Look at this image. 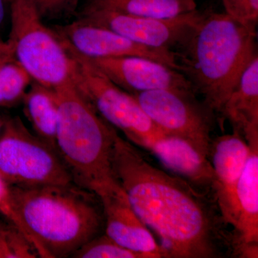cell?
<instances>
[{"instance_id":"cell-13","label":"cell","mask_w":258,"mask_h":258,"mask_svg":"<svg viewBox=\"0 0 258 258\" xmlns=\"http://www.w3.org/2000/svg\"><path fill=\"white\" fill-rule=\"evenodd\" d=\"M246 141L249 153L236 189L237 219L232 247L240 257L254 258L258 253V137Z\"/></svg>"},{"instance_id":"cell-2","label":"cell","mask_w":258,"mask_h":258,"mask_svg":"<svg viewBox=\"0 0 258 258\" xmlns=\"http://www.w3.org/2000/svg\"><path fill=\"white\" fill-rule=\"evenodd\" d=\"M24 235L40 257H71L104 229L101 199L77 185H10Z\"/></svg>"},{"instance_id":"cell-24","label":"cell","mask_w":258,"mask_h":258,"mask_svg":"<svg viewBox=\"0 0 258 258\" xmlns=\"http://www.w3.org/2000/svg\"><path fill=\"white\" fill-rule=\"evenodd\" d=\"M14 60V51L10 42L0 39V64Z\"/></svg>"},{"instance_id":"cell-8","label":"cell","mask_w":258,"mask_h":258,"mask_svg":"<svg viewBox=\"0 0 258 258\" xmlns=\"http://www.w3.org/2000/svg\"><path fill=\"white\" fill-rule=\"evenodd\" d=\"M142 109L166 135L189 142L208 157L215 114L196 95L172 90L133 94Z\"/></svg>"},{"instance_id":"cell-19","label":"cell","mask_w":258,"mask_h":258,"mask_svg":"<svg viewBox=\"0 0 258 258\" xmlns=\"http://www.w3.org/2000/svg\"><path fill=\"white\" fill-rule=\"evenodd\" d=\"M32 80L16 60L0 64V107H12L23 101Z\"/></svg>"},{"instance_id":"cell-10","label":"cell","mask_w":258,"mask_h":258,"mask_svg":"<svg viewBox=\"0 0 258 258\" xmlns=\"http://www.w3.org/2000/svg\"><path fill=\"white\" fill-rule=\"evenodd\" d=\"M73 50L88 59L105 57H147L179 71L175 51L141 45L113 30L88 23L81 19L52 28Z\"/></svg>"},{"instance_id":"cell-5","label":"cell","mask_w":258,"mask_h":258,"mask_svg":"<svg viewBox=\"0 0 258 258\" xmlns=\"http://www.w3.org/2000/svg\"><path fill=\"white\" fill-rule=\"evenodd\" d=\"M9 39L15 60L32 81L55 88L74 83L76 62L52 28L44 23L31 0H11Z\"/></svg>"},{"instance_id":"cell-3","label":"cell","mask_w":258,"mask_h":258,"mask_svg":"<svg viewBox=\"0 0 258 258\" xmlns=\"http://www.w3.org/2000/svg\"><path fill=\"white\" fill-rule=\"evenodd\" d=\"M256 27L226 13L202 12L189 36L175 51L180 72L215 113L221 114L242 73L258 55Z\"/></svg>"},{"instance_id":"cell-15","label":"cell","mask_w":258,"mask_h":258,"mask_svg":"<svg viewBox=\"0 0 258 258\" xmlns=\"http://www.w3.org/2000/svg\"><path fill=\"white\" fill-rule=\"evenodd\" d=\"M168 169L184 178L203 192L213 193L215 172L209 158L198 152L189 142L165 135L147 148Z\"/></svg>"},{"instance_id":"cell-7","label":"cell","mask_w":258,"mask_h":258,"mask_svg":"<svg viewBox=\"0 0 258 258\" xmlns=\"http://www.w3.org/2000/svg\"><path fill=\"white\" fill-rule=\"evenodd\" d=\"M62 42L76 62L74 84L103 119L142 147L148 148L166 135L133 94L118 87L88 58Z\"/></svg>"},{"instance_id":"cell-18","label":"cell","mask_w":258,"mask_h":258,"mask_svg":"<svg viewBox=\"0 0 258 258\" xmlns=\"http://www.w3.org/2000/svg\"><path fill=\"white\" fill-rule=\"evenodd\" d=\"M86 7L156 19L176 18L198 10L196 0H90Z\"/></svg>"},{"instance_id":"cell-1","label":"cell","mask_w":258,"mask_h":258,"mask_svg":"<svg viewBox=\"0 0 258 258\" xmlns=\"http://www.w3.org/2000/svg\"><path fill=\"white\" fill-rule=\"evenodd\" d=\"M111 164L129 205L159 237L164 257H220L232 248L221 216L203 191L158 169L117 132Z\"/></svg>"},{"instance_id":"cell-25","label":"cell","mask_w":258,"mask_h":258,"mask_svg":"<svg viewBox=\"0 0 258 258\" xmlns=\"http://www.w3.org/2000/svg\"><path fill=\"white\" fill-rule=\"evenodd\" d=\"M10 2L11 0H0V26L3 25L4 22L5 16V2Z\"/></svg>"},{"instance_id":"cell-9","label":"cell","mask_w":258,"mask_h":258,"mask_svg":"<svg viewBox=\"0 0 258 258\" xmlns=\"http://www.w3.org/2000/svg\"><path fill=\"white\" fill-rule=\"evenodd\" d=\"M201 15L202 12L197 10L176 18L156 19L85 7L79 18L113 30L141 45L176 51L189 36Z\"/></svg>"},{"instance_id":"cell-17","label":"cell","mask_w":258,"mask_h":258,"mask_svg":"<svg viewBox=\"0 0 258 258\" xmlns=\"http://www.w3.org/2000/svg\"><path fill=\"white\" fill-rule=\"evenodd\" d=\"M22 102L24 113L31 124L33 133L57 149L58 100L55 89L32 81Z\"/></svg>"},{"instance_id":"cell-12","label":"cell","mask_w":258,"mask_h":258,"mask_svg":"<svg viewBox=\"0 0 258 258\" xmlns=\"http://www.w3.org/2000/svg\"><path fill=\"white\" fill-rule=\"evenodd\" d=\"M249 153L247 141L238 132L212 141L210 156L215 172L214 200L225 225L235 227L237 219V182Z\"/></svg>"},{"instance_id":"cell-4","label":"cell","mask_w":258,"mask_h":258,"mask_svg":"<svg viewBox=\"0 0 258 258\" xmlns=\"http://www.w3.org/2000/svg\"><path fill=\"white\" fill-rule=\"evenodd\" d=\"M55 91L58 100L56 147L74 184L101 200L126 196L112 169L116 130L98 114L74 83Z\"/></svg>"},{"instance_id":"cell-21","label":"cell","mask_w":258,"mask_h":258,"mask_svg":"<svg viewBox=\"0 0 258 258\" xmlns=\"http://www.w3.org/2000/svg\"><path fill=\"white\" fill-rule=\"evenodd\" d=\"M43 20L71 18L76 14L80 0H31Z\"/></svg>"},{"instance_id":"cell-22","label":"cell","mask_w":258,"mask_h":258,"mask_svg":"<svg viewBox=\"0 0 258 258\" xmlns=\"http://www.w3.org/2000/svg\"><path fill=\"white\" fill-rule=\"evenodd\" d=\"M225 13L247 25H256L258 0H222Z\"/></svg>"},{"instance_id":"cell-6","label":"cell","mask_w":258,"mask_h":258,"mask_svg":"<svg viewBox=\"0 0 258 258\" xmlns=\"http://www.w3.org/2000/svg\"><path fill=\"white\" fill-rule=\"evenodd\" d=\"M0 176L10 186L74 184L57 149L30 132L20 117L0 132Z\"/></svg>"},{"instance_id":"cell-26","label":"cell","mask_w":258,"mask_h":258,"mask_svg":"<svg viewBox=\"0 0 258 258\" xmlns=\"http://www.w3.org/2000/svg\"><path fill=\"white\" fill-rule=\"evenodd\" d=\"M3 123H4V120L0 118V132H1L2 128H3Z\"/></svg>"},{"instance_id":"cell-16","label":"cell","mask_w":258,"mask_h":258,"mask_svg":"<svg viewBox=\"0 0 258 258\" xmlns=\"http://www.w3.org/2000/svg\"><path fill=\"white\" fill-rule=\"evenodd\" d=\"M221 113L245 140L258 137V55L242 73Z\"/></svg>"},{"instance_id":"cell-14","label":"cell","mask_w":258,"mask_h":258,"mask_svg":"<svg viewBox=\"0 0 258 258\" xmlns=\"http://www.w3.org/2000/svg\"><path fill=\"white\" fill-rule=\"evenodd\" d=\"M106 235L115 242L147 258L164 257L151 231L134 212L126 196L102 199Z\"/></svg>"},{"instance_id":"cell-23","label":"cell","mask_w":258,"mask_h":258,"mask_svg":"<svg viewBox=\"0 0 258 258\" xmlns=\"http://www.w3.org/2000/svg\"><path fill=\"white\" fill-rule=\"evenodd\" d=\"M0 212L6 217L8 221L15 226L24 235L23 229L18 217L15 215L10 203V185L7 184L0 176Z\"/></svg>"},{"instance_id":"cell-20","label":"cell","mask_w":258,"mask_h":258,"mask_svg":"<svg viewBox=\"0 0 258 258\" xmlns=\"http://www.w3.org/2000/svg\"><path fill=\"white\" fill-rule=\"evenodd\" d=\"M71 257L75 258H147L141 252H134L120 245L108 235H100L88 241Z\"/></svg>"},{"instance_id":"cell-11","label":"cell","mask_w":258,"mask_h":258,"mask_svg":"<svg viewBox=\"0 0 258 258\" xmlns=\"http://www.w3.org/2000/svg\"><path fill=\"white\" fill-rule=\"evenodd\" d=\"M88 60L112 82L131 94L172 90L196 95L192 84L182 73L152 59L126 56Z\"/></svg>"}]
</instances>
